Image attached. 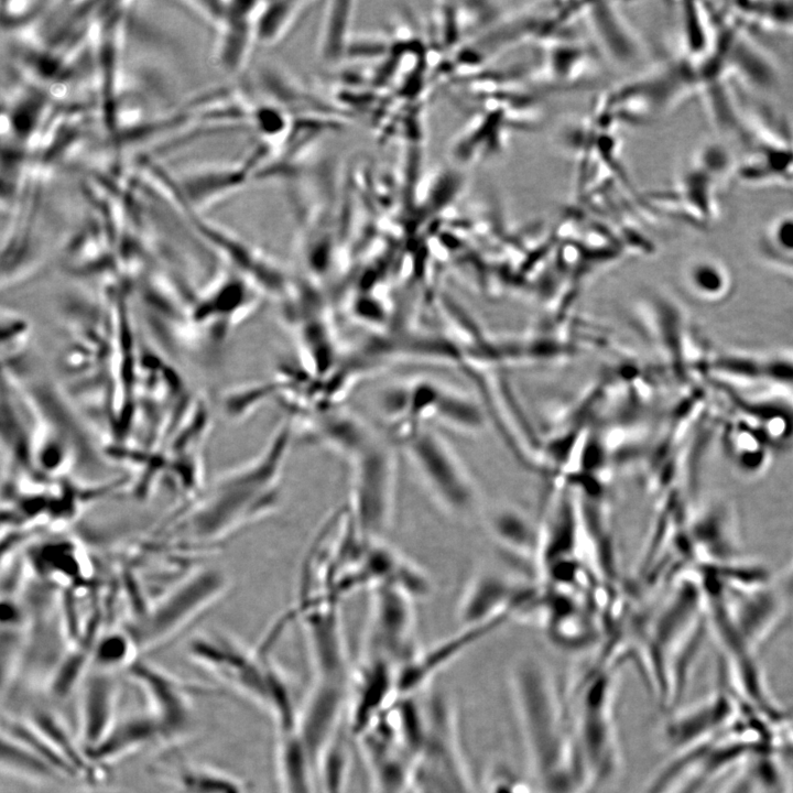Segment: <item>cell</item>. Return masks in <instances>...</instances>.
<instances>
[{"label": "cell", "instance_id": "1", "mask_svg": "<svg viewBox=\"0 0 793 793\" xmlns=\"http://www.w3.org/2000/svg\"><path fill=\"white\" fill-rule=\"evenodd\" d=\"M520 735L539 793H591L596 786L578 745L564 686L535 659H521L510 674Z\"/></svg>", "mask_w": 793, "mask_h": 793}, {"label": "cell", "instance_id": "2", "mask_svg": "<svg viewBox=\"0 0 793 793\" xmlns=\"http://www.w3.org/2000/svg\"><path fill=\"white\" fill-rule=\"evenodd\" d=\"M293 436L292 419L275 431L256 459L221 476L181 522L186 539L211 542L273 513L281 504V477Z\"/></svg>", "mask_w": 793, "mask_h": 793}, {"label": "cell", "instance_id": "3", "mask_svg": "<svg viewBox=\"0 0 793 793\" xmlns=\"http://www.w3.org/2000/svg\"><path fill=\"white\" fill-rule=\"evenodd\" d=\"M619 663L602 655L564 687L573 728L596 789L622 769L616 704Z\"/></svg>", "mask_w": 793, "mask_h": 793}, {"label": "cell", "instance_id": "4", "mask_svg": "<svg viewBox=\"0 0 793 793\" xmlns=\"http://www.w3.org/2000/svg\"><path fill=\"white\" fill-rule=\"evenodd\" d=\"M398 442L442 510L457 518H467L476 511L479 495L472 479L436 434L417 426L406 430Z\"/></svg>", "mask_w": 793, "mask_h": 793}, {"label": "cell", "instance_id": "5", "mask_svg": "<svg viewBox=\"0 0 793 793\" xmlns=\"http://www.w3.org/2000/svg\"><path fill=\"white\" fill-rule=\"evenodd\" d=\"M228 575L215 567L187 576L148 608L133 626L123 629L138 651L153 649L169 640L213 605L229 588Z\"/></svg>", "mask_w": 793, "mask_h": 793}, {"label": "cell", "instance_id": "6", "mask_svg": "<svg viewBox=\"0 0 793 793\" xmlns=\"http://www.w3.org/2000/svg\"><path fill=\"white\" fill-rule=\"evenodd\" d=\"M350 464V502L347 511L361 534L382 537L394 515V450L387 441L377 436Z\"/></svg>", "mask_w": 793, "mask_h": 793}, {"label": "cell", "instance_id": "7", "mask_svg": "<svg viewBox=\"0 0 793 793\" xmlns=\"http://www.w3.org/2000/svg\"><path fill=\"white\" fill-rule=\"evenodd\" d=\"M428 734L416 778L433 793H485L470 770L454 706L435 695L426 710Z\"/></svg>", "mask_w": 793, "mask_h": 793}, {"label": "cell", "instance_id": "8", "mask_svg": "<svg viewBox=\"0 0 793 793\" xmlns=\"http://www.w3.org/2000/svg\"><path fill=\"white\" fill-rule=\"evenodd\" d=\"M737 156L723 141L703 144L681 172L672 191L654 195L656 202L673 205L703 222L715 218L718 195L725 182L735 175Z\"/></svg>", "mask_w": 793, "mask_h": 793}, {"label": "cell", "instance_id": "9", "mask_svg": "<svg viewBox=\"0 0 793 793\" xmlns=\"http://www.w3.org/2000/svg\"><path fill=\"white\" fill-rule=\"evenodd\" d=\"M127 672L145 694L150 711L160 726L162 742L176 743L189 736L195 723L193 696L211 691L184 682L142 660H135Z\"/></svg>", "mask_w": 793, "mask_h": 793}, {"label": "cell", "instance_id": "10", "mask_svg": "<svg viewBox=\"0 0 793 793\" xmlns=\"http://www.w3.org/2000/svg\"><path fill=\"white\" fill-rule=\"evenodd\" d=\"M414 602L412 596L394 586L371 590L366 654L383 656L399 669L420 652Z\"/></svg>", "mask_w": 793, "mask_h": 793}, {"label": "cell", "instance_id": "11", "mask_svg": "<svg viewBox=\"0 0 793 793\" xmlns=\"http://www.w3.org/2000/svg\"><path fill=\"white\" fill-rule=\"evenodd\" d=\"M315 681L349 683V656L337 604L303 599L297 608Z\"/></svg>", "mask_w": 793, "mask_h": 793}, {"label": "cell", "instance_id": "12", "mask_svg": "<svg viewBox=\"0 0 793 793\" xmlns=\"http://www.w3.org/2000/svg\"><path fill=\"white\" fill-rule=\"evenodd\" d=\"M398 666L390 660L366 654L356 678L350 714L351 732L361 737L397 699Z\"/></svg>", "mask_w": 793, "mask_h": 793}, {"label": "cell", "instance_id": "13", "mask_svg": "<svg viewBox=\"0 0 793 793\" xmlns=\"http://www.w3.org/2000/svg\"><path fill=\"white\" fill-rule=\"evenodd\" d=\"M734 713L731 697L716 693L669 716L662 727V740L673 753L699 745L725 729Z\"/></svg>", "mask_w": 793, "mask_h": 793}, {"label": "cell", "instance_id": "14", "mask_svg": "<svg viewBox=\"0 0 793 793\" xmlns=\"http://www.w3.org/2000/svg\"><path fill=\"white\" fill-rule=\"evenodd\" d=\"M349 683L315 681L300 711L297 732L315 767L327 746L337 735V726L348 694Z\"/></svg>", "mask_w": 793, "mask_h": 793}, {"label": "cell", "instance_id": "15", "mask_svg": "<svg viewBox=\"0 0 793 793\" xmlns=\"http://www.w3.org/2000/svg\"><path fill=\"white\" fill-rule=\"evenodd\" d=\"M507 618L486 624L465 627L456 636L419 652L411 661L398 669L397 697L412 696L443 667L459 656L466 649L498 628Z\"/></svg>", "mask_w": 793, "mask_h": 793}, {"label": "cell", "instance_id": "16", "mask_svg": "<svg viewBox=\"0 0 793 793\" xmlns=\"http://www.w3.org/2000/svg\"><path fill=\"white\" fill-rule=\"evenodd\" d=\"M79 700V740L91 748L117 720L119 687L113 673L94 671L82 684Z\"/></svg>", "mask_w": 793, "mask_h": 793}, {"label": "cell", "instance_id": "17", "mask_svg": "<svg viewBox=\"0 0 793 793\" xmlns=\"http://www.w3.org/2000/svg\"><path fill=\"white\" fill-rule=\"evenodd\" d=\"M162 742L160 726L151 711L118 717L98 743L87 749L88 758L105 769L109 764L152 743Z\"/></svg>", "mask_w": 793, "mask_h": 793}, {"label": "cell", "instance_id": "18", "mask_svg": "<svg viewBox=\"0 0 793 793\" xmlns=\"http://www.w3.org/2000/svg\"><path fill=\"white\" fill-rule=\"evenodd\" d=\"M517 588L507 578L482 573L467 585L458 604V617L465 627L486 624L509 616Z\"/></svg>", "mask_w": 793, "mask_h": 793}, {"label": "cell", "instance_id": "19", "mask_svg": "<svg viewBox=\"0 0 793 793\" xmlns=\"http://www.w3.org/2000/svg\"><path fill=\"white\" fill-rule=\"evenodd\" d=\"M583 18L600 47L616 63L629 65L641 56L638 37L613 3L584 4Z\"/></svg>", "mask_w": 793, "mask_h": 793}, {"label": "cell", "instance_id": "20", "mask_svg": "<svg viewBox=\"0 0 793 793\" xmlns=\"http://www.w3.org/2000/svg\"><path fill=\"white\" fill-rule=\"evenodd\" d=\"M26 719L45 736L77 778L90 783H97L102 778L105 769L90 761L80 740L74 738L57 714L45 707H35Z\"/></svg>", "mask_w": 793, "mask_h": 793}, {"label": "cell", "instance_id": "21", "mask_svg": "<svg viewBox=\"0 0 793 793\" xmlns=\"http://www.w3.org/2000/svg\"><path fill=\"white\" fill-rule=\"evenodd\" d=\"M276 765L284 793H312L315 763L297 731L280 736Z\"/></svg>", "mask_w": 793, "mask_h": 793}, {"label": "cell", "instance_id": "22", "mask_svg": "<svg viewBox=\"0 0 793 793\" xmlns=\"http://www.w3.org/2000/svg\"><path fill=\"white\" fill-rule=\"evenodd\" d=\"M376 437L368 426L348 414L326 416L313 432L315 442L345 456L349 461Z\"/></svg>", "mask_w": 793, "mask_h": 793}, {"label": "cell", "instance_id": "23", "mask_svg": "<svg viewBox=\"0 0 793 793\" xmlns=\"http://www.w3.org/2000/svg\"><path fill=\"white\" fill-rule=\"evenodd\" d=\"M0 767L4 773L35 783H54L65 779L34 750L2 732Z\"/></svg>", "mask_w": 793, "mask_h": 793}, {"label": "cell", "instance_id": "24", "mask_svg": "<svg viewBox=\"0 0 793 793\" xmlns=\"http://www.w3.org/2000/svg\"><path fill=\"white\" fill-rule=\"evenodd\" d=\"M724 9L743 26L793 34V0L729 2Z\"/></svg>", "mask_w": 793, "mask_h": 793}, {"label": "cell", "instance_id": "25", "mask_svg": "<svg viewBox=\"0 0 793 793\" xmlns=\"http://www.w3.org/2000/svg\"><path fill=\"white\" fill-rule=\"evenodd\" d=\"M169 779L177 793H245L242 783L221 771L191 763H181Z\"/></svg>", "mask_w": 793, "mask_h": 793}, {"label": "cell", "instance_id": "26", "mask_svg": "<svg viewBox=\"0 0 793 793\" xmlns=\"http://www.w3.org/2000/svg\"><path fill=\"white\" fill-rule=\"evenodd\" d=\"M490 528L504 546L515 552L531 554L540 545L537 530L530 519L517 509L497 510L491 517Z\"/></svg>", "mask_w": 793, "mask_h": 793}, {"label": "cell", "instance_id": "27", "mask_svg": "<svg viewBox=\"0 0 793 793\" xmlns=\"http://www.w3.org/2000/svg\"><path fill=\"white\" fill-rule=\"evenodd\" d=\"M727 438L728 454L739 471L756 475L765 468L770 444L759 431L737 427Z\"/></svg>", "mask_w": 793, "mask_h": 793}, {"label": "cell", "instance_id": "28", "mask_svg": "<svg viewBox=\"0 0 793 793\" xmlns=\"http://www.w3.org/2000/svg\"><path fill=\"white\" fill-rule=\"evenodd\" d=\"M305 4L301 1L262 3L253 20L256 39L264 44L280 41L291 30Z\"/></svg>", "mask_w": 793, "mask_h": 793}, {"label": "cell", "instance_id": "29", "mask_svg": "<svg viewBox=\"0 0 793 793\" xmlns=\"http://www.w3.org/2000/svg\"><path fill=\"white\" fill-rule=\"evenodd\" d=\"M138 652L124 629L109 631L96 639L90 652V665L95 670L113 673L118 669H128L137 660Z\"/></svg>", "mask_w": 793, "mask_h": 793}, {"label": "cell", "instance_id": "30", "mask_svg": "<svg viewBox=\"0 0 793 793\" xmlns=\"http://www.w3.org/2000/svg\"><path fill=\"white\" fill-rule=\"evenodd\" d=\"M351 4L350 2H333L325 13L321 54L327 62L334 63L340 59L347 50Z\"/></svg>", "mask_w": 793, "mask_h": 793}, {"label": "cell", "instance_id": "31", "mask_svg": "<svg viewBox=\"0 0 793 793\" xmlns=\"http://www.w3.org/2000/svg\"><path fill=\"white\" fill-rule=\"evenodd\" d=\"M729 275L724 265L710 258H699L688 268V281L694 292L706 300L718 298L729 287Z\"/></svg>", "mask_w": 793, "mask_h": 793}, {"label": "cell", "instance_id": "32", "mask_svg": "<svg viewBox=\"0 0 793 793\" xmlns=\"http://www.w3.org/2000/svg\"><path fill=\"white\" fill-rule=\"evenodd\" d=\"M317 765L323 793H345L348 756L345 743L338 735L322 753Z\"/></svg>", "mask_w": 793, "mask_h": 793}, {"label": "cell", "instance_id": "33", "mask_svg": "<svg viewBox=\"0 0 793 793\" xmlns=\"http://www.w3.org/2000/svg\"><path fill=\"white\" fill-rule=\"evenodd\" d=\"M761 248L773 259L793 262V213L779 215L767 225Z\"/></svg>", "mask_w": 793, "mask_h": 793}, {"label": "cell", "instance_id": "34", "mask_svg": "<svg viewBox=\"0 0 793 793\" xmlns=\"http://www.w3.org/2000/svg\"><path fill=\"white\" fill-rule=\"evenodd\" d=\"M769 764V760L767 767ZM765 763L741 764L732 771V775L726 781L718 793H761L772 780L767 775L772 771Z\"/></svg>", "mask_w": 793, "mask_h": 793}, {"label": "cell", "instance_id": "35", "mask_svg": "<svg viewBox=\"0 0 793 793\" xmlns=\"http://www.w3.org/2000/svg\"><path fill=\"white\" fill-rule=\"evenodd\" d=\"M276 389L275 384L268 383L232 391L224 399V411L230 419L243 417L249 410L254 409L256 404L265 400Z\"/></svg>", "mask_w": 793, "mask_h": 793}, {"label": "cell", "instance_id": "36", "mask_svg": "<svg viewBox=\"0 0 793 793\" xmlns=\"http://www.w3.org/2000/svg\"><path fill=\"white\" fill-rule=\"evenodd\" d=\"M410 403V389L395 387L385 391L382 409L391 417L406 416Z\"/></svg>", "mask_w": 793, "mask_h": 793}, {"label": "cell", "instance_id": "37", "mask_svg": "<svg viewBox=\"0 0 793 793\" xmlns=\"http://www.w3.org/2000/svg\"><path fill=\"white\" fill-rule=\"evenodd\" d=\"M356 312L360 318H365L372 322H379L381 319L382 311L380 305L376 304L373 300L360 298L356 305Z\"/></svg>", "mask_w": 793, "mask_h": 793}, {"label": "cell", "instance_id": "38", "mask_svg": "<svg viewBox=\"0 0 793 793\" xmlns=\"http://www.w3.org/2000/svg\"><path fill=\"white\" fill-rule=\"evenodd\" d=\"M74 793H130L128 791L121 790V789H113V787H89L86 790H80Z\"/></svg>", "mask_w": 793, "mask_h": 793}, {"label": "cell", "instance_id": "39", "mask_svg": "<svg viewBox=\"0 0 793 793\" xmlns=\"http://www.w3.org/2000/svg\"><path fill=\"white\" fill-rule=\"evenodd\" d=\"M413 793H433L431 789L422 782L420 779L415 778L413 783Z\"/></svg>", "mask_w": 793, "mask_h": 793}]
</instances>
